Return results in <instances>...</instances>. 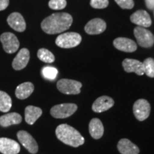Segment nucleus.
Here are the masks:
<instances>
[{
    "label": "nucleus",
    "mask_w": 154,
    "mask_h": 154,
    "mask_svg": "<svg viewBox=\"0 0 154 154\" xmlns=\"http://www.w3.org/2000/svg\"><path fill=\"white\" fill-rule=\"evenodd\" d=\"M73 18L68 13H54L42 21L41 27L48 34H59L72 26Z\"/></svg>",
    "instance_id": "nucleus-1"
},
{
    "label": "nucleus",
    "mask_w": 154,
    "mask_h": 154,
    "mask_svg": "<svg viewBox=\"0 0 154 154\" xmlns=\"http://www.w3.org/2000/svg\"><path fill=\"white\" fill-rule=\"evenodd\" d=\"M56 136L62 143L74 148L83 145L85 142L84 138L78 131L66 124L57 126Z\"/></svg>",
    "instance_id": "nucleus-2"
},
{
    "label": "nucleus",
    "mask_w": 154,
    "mask_h": 154,
    "mask_svg": "<svg viewBox=\"0 0 154 154\" xmlns=\"http://www.w3.org/2000/svg\"><path fill=\"white\" fill-rule=\"evenodd\" d=\"M82 36L76 32H66L61 34L56 39V44L63 49L77 47L82 42Z\"/></svg>",
    "instance_id": "nucleus-3"
},
{
    "label": "nucleus",
    "mask_w": 154,
    "mask_h": 154,
    "mask_svg": "<svg viewBox=\"0 0 154 154\" xmlns=\"http://www.w3.org/2000/svg\"><path fill=\"white\" fill-rule=\"evenodd\" d=\"M57 87L62 94L67 95H76L81 93L82 84L76 80L62 79L57 82Z\"/></svg>",
    "instance_id": "nucleus-4"
},
{
    "label": "nucleus",
    "mask_w": 154,
    "mask_h": 154,
    "mask_svg": "<svg viewBox=\"0 0 154 154\" xmlns=\"http://www.w3.org/2000/svg\"><path fill=\"white\" fill-rule=\"evenodd\" d=\"M77 106L75 103H61L53 106L50 110V113L54 118L66 119L72 116L77 110Z\"/></svg>",
    "instance_id": "nucleus-5"
},
{
    "label": "nucleus",
    "mask_w": 154,
    "mask_h": 154,
    "mask_svg": "<svg viewBox=\"0 0 154 154\" xmlns=\"http://www.w3.org/2000/svg\"><path fill=\"white\" fill-rule=\"evenodd\" d=\"M134 34L137 39L138 45L141 47L149 48L154 44V35L144 27L136 26L134 30Z\"/></svg>",
    "instance_id": "nucleus-6"
},
{
    "label": "nucleus",
    "mask_w": 154,
    "mask_h": 154,
    "mask_svg": "<svg viewBox=\"0 0 154 154\" xmlns=\"http://www.w3.org/2000/svg\"><path fill=\"white\" fill-rule=\"evenodd\" d=\"M133 111L136 119L140 121L146 120L151 112V105L146 99H138L134 103Z\"/></svg>",
    "instance_id": "nucleus-7"
},
{
    "label": "nucleus",
    "mask_w": 154,
    "mask_h": 154,
    "mask_svg": "<svg viewBox=\"0 0 154 154\" xmlns=\"http://www.w3.org/2000/svg\"><path fill=\"white\" fill-rule=\"evenodd\" d=\"M0 41L2 44L4 50L8 54L16 52L19 47L18 38L11 32H5L2 34L0 36Z\"/></svg>",
    "instance_id": "nucleus-8"
},
{
    "label": "nucleus",
    "mask_w": 154,
    "mask_h": 154,
    "mask_svg": "<svg viewBox=\"0 0 154 154\" xmlns=\"http://www.w3.org/2000/svg\"><path fill=\"white\" fill-rule=\"evenodd\" d=\"M17 138L22 146L29 153L35 154L38 152V144L35 139L32 137V135L25 131H19L17 133Z\"/></svg>",
    "instance_id": "nucleus-9"
},
{
    "label": "nucleus",
    "mask_w": 154,
    "mask_h": 154,
    "mask_svg": "<svg viewBox=\"0 0 154 154\" xmlns=\"http://www.w3.org/2000/svg\"><path fill=\"white\" fill-rule=\"evenodd\" d=\"M106 29V24L103 19L95 18L91 19L86 24L84 30L86 33L91 35L103 33Z\"/></svg>",
    "instance_id": "nucleus-10"
},
{
    "label": "nucleus",
    "mask_w": 154,
    "mask_h": 154,
    "mask_svg": "<svg viewBox=\"0 0 154 154\" xmlns=\"http://www.w3.org/2000/svg\"><path fill=\"white\" fill-rule=\"evenodd\" d=\"M20 151V146L14 140L0 138V152L3 154H17Z\"/></svg>",
    "instance_id": "nucleus-11"
},
{
    "label": "nucleus",
    "mask_w": 154,
    "mask_h": 154,
    "mask_svg": "<svg viewBox=\"0 0 154 154\" xmlns=\"http://www.w3.org/2000/svg\"><path fill=\"white\" fill-rule=\"evenodd\" d=\"M114 105V101L112 98L107 96L99 97L92 105V110L96 113H101L110 109Z\"/></svg>",
    "instance_id": "nucleus-12"
},
{
    "label": "nucleus",
    "mask_w": 154,
    "mask_h": 154,
    "mask_svg": "<svg viewBox=\"0 0 154 154\" xmlns=\"http://www.w3.org/2000/svg\"><path fill=\"white\" fill-rule=\"evenodd\" d=\"M113 46L117 49L124 52H134L137 49L136 42L130 38L125 37H119L113 41Z\"/></svg>",
    "instance_id": "nucleus-13"
},
{
    "label": "nucleus",
    "mask_w": 154,
    "mask_h": 154,
    "mask_svg": "<svg viewBox=\"0 0 154 154\" xmlns=\"http://www.w3.org/2000/svg\"><path fill=\"white\" fill-rule=\"evenodd\" d=\"M30 59L29 51L26 48L22 49L12 61V67L17 71L22 70L28 64Z\"/></svg>",
    "instance_id": "nucleus-14"
},
{
    "label": "nucleus",
    "mask_w": 154,
    "mask_h": 154,
    "mask_svg": "<svg viewBox=\"0 0 154 154\" xmlns=\"http://www.w3.org/2000/svg\"><path fill=\"white\" fill-rule=\"evenodd\" d=\"M131 21L135 24L142 27H149L152 24L151 19L147 11L138 10L131 16Z\"/></svg>",
    "instance_id": "nucleus-15"
},
{
    "label": "nucleus",
    "mask_w": 154,
    "mask_h": 154,
    "mask_svg": "<svg viewBox=\"0 0 154 154\" xmlns=\"http://www.w3.org/2000/svg\"><path fill=\"white\" fill-rule=\"evenodd\" d=\"M7 23L13 29L18 32H23L26 29V22L24 17L18 12L9 14L7 18Z\"/></svg>",
    "instance_id": "nucleus-16"
},
{
    "label": "nucleus",
    "mask_w": 154,
    "mask_h": 154,
    "mask_svg": "<svg viewBox=\"0 0 154 154\" xmlns=\"http://www.w3.org/2000/svg\"><path fill=\"white\" fill-rule=\"evenodd\" d=\"M125 72L131 73L134 72L137 75L142 76L144 74L143 62L132 59H126L122 63Z\"/></svg>",
    "instance_id": "nucleus-17"
},
{
    "label": "nucleus",
    "mask_w": 154,
    "mask_h": 154,
    "mask_svg": "<svg viewBox=\"0 0 154 154\" xmlns=\"http://www.w3.org/2000/svg\"><path fill=\"white\" fill-rule=\"evenodd\" d=\"M117 148L121 154H138L140 152L138 146L127 138L119 140Z\"/></svg>",
    "instance_id": "nucleus-18"
},
{
    "label": "nucleus",
    "mask_w": 154,
    "mask_h": 154,
    "mask_svg": "<svg viewBox=\"0 0 154 154\" xmlns=\"http://www.w3.org/2000/svg\"><path fill=\"white\" fill-rule=\"evenodd\" d=\"M89 133L91 136L94 139H99L103 135L104 132V128L101 120L99 119H91L89 123Z\"/></svg>",
    "instance_id": "nucleus-19"
},
{
    "label": "nucleus",
    "mask_w": 154,
    "mask_h": 154,
    "mask_svg": "<svg viewBox=\"0 0 154 154\" xmlns=\"http://www.w3.org/2000/svg\"><path fill=\"white\" fill-rule=\"evenodd\" d=\"M42 114V110L40 108L28 106L25 109V121L28 124L33 125Z\"/></svg>",
    "instance_id": "nucleus-20"
},
{
    "label": "nucleus",
    "mask_w": 154,
    "mask_h": 154,
    "mask_svg": "<svg viewBox=\"0 0 154 154\" xmlns=\"http://www.w3.org/2000/svg\"><path fill=\"white\" fill-rule=\"evenodd\" d=\"M34 86L31 82H24L19 84L16 88L15 95L19 99H25L33 93Z\"/></svg>",
    "instance_id": "nucleus-21"
},
{
    "label": "nucleus",
    "mask_w": 154,
    "mask_h": 154,
    "mask_svg": "<svg viewBox=\"0 0 154 154\" xmlns=\"http://www.w3.org/2000/svg\"><path fill=\"white\" fill-rule=\"evenodd\" d=\"M22 121V118L18 113H9L0 116V125L3 127H7L11 125L19 124Z\"/></svg>",
    "instance_id": "nucleus-22"
},
{
    "label": "nucleus",
    "mask_w": 154,
    "mask_h": 154,
    "mask_svg": "<svg viewBox=\"0 0 154 154\" xmlns=\"http://www.w3.org/2000/svg\"><path fill=\"white\" fill-rule=\"evenodd\" d=\"M12 106V101L8 94L0 91V111L8 112Z\"/></svg>",
    "instance_id": "nucleus-23"
},
{
    "label": "nucleus",
    "mask_w": 154,
    "mask_h": 154,
    "mask_svg": "<svg viewBox=\"0 0 154 154\" xmlns=\"http://www.w3.org/2000/svg\"><path fill=\"white\" fill-rule=\"evenodd\" d=\"M37 57L40 60L45 63H53L55 60V57L53 54L47 49H38Z\"/></svg>",
    "instance_id": "nucleus-24"
},
{
    "label": "nucleus",
    "mask_w": 154,
    "mask_h": 154,
    "mask_svg": "<svg viewBox=\"0 0 154 154\" xmlns=\"http://www.w3.org/2000/svg\"><path fill=\"white\" fill-rule=\"evenodd\" d=\"M144 74L149 77L154 78V59L153 58H148L143 62Z\"/></svg>",
    "instance_id": "nucleus-25"
},
{
    "label": "nucleus",
    "mask_w": 154,
    "mask_h": 154,
    "mask_svg": "<svg viewBox=\"0 0 154 154\" xmlns=\"http://www.w3.org/2000/svg\"><path fill=\"white\" fill-rule=\"evenodd\" d=\"M42 73L44 78L49 80H54L57 76L58 70L54 67L45 66L42 69Z\"/></svg>",
    "instance_id": "nucleus-26"
},
{
    "label": "nucleus",
    "mask_w": 154,
    "mask_h": 154,
    "mask_svg": "<svg viewBox=\"0 0 154 154\" xmlns=\"http://www.w3.org/2000/svg\"><path fill=\"white\" fill-rule=\"evenodd\" d=\"M66 0H50L49 7L54 10H61L66 7Z\"/></svg>",
    "instance_id": "nucleus-27"
},
{
    "label": "nucleus",
    "mask_w": 154,
    "mask_h": 154,
    "mask_svg": "<svg viewBox=\"0 0 154 154\" xmlns=\"http://www.w3.org/2000/svg\"><path fill=\"white\" fill-rule=\"evenodd\" d=\"M90 5L94 9H104L109 5V0H91Z\"/></svg>",
    "instance_id": "nucleus-28"
},
{
    "label": "nucleus",
    "mask_w": 154,
    "mask_h": 154,
    "mask_svg": "<svg viewBox=\"0 0 154 154\" xmlns=\"http://www.w3.org/2000/svg\"><path fill=\"white\" fill-rule=\"evenodd\" d=\"M121 9H131L134 7V0H114Z\"/></svg>",
    "instance_id": "nucleus-29"
},
{
    "label": "nucleus",
    "mask_w": 154,
    "mask_h": 154,
    "mask_svg": "<svg viewBox=\"0 0 154 154\" xmlns=\"http://www.w3.org/2000/svg\"><path fill=\"white\" fill-rule=\"evenodd\" d=\"M9 0H0V11H3L7 8Z\"/></svg>",
    "instance_id": "nucleus-30"
},
{
    "label": "nucleus",
    "mask_w": 154,
    "mask_h": 154,
    "mask_svg": "<svg viewBox=\"0 0 154 154\" xmlns=\"http://www.w3.org/2000/svg\"><path fill=\"white\" fill-rule=\"evenodd\" d=\"M145 2L148 9L150 10L154 9V0H145Z\"/></svg>",
    "instance_id": "nucleus-31"
}]
</instances>
